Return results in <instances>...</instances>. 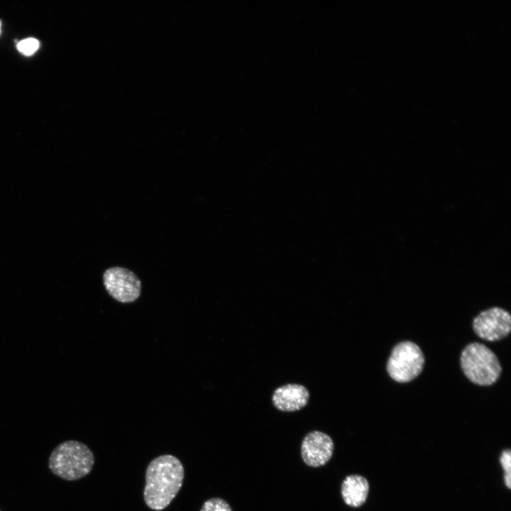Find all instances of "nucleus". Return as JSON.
Instances as JSON below:
<instances>
[{
    "instance_id": "6e6552de",
    "label": "nucleus",
    "mask_w": 511,
    "mask_h": 511,
    "mask_svg": "<svg viewBox=\"0 0 511 511\" xmlns=\"http://www.w3.org/2000/svg\"><path fill=\"white\" fill-rule=\"evenodd\" d=\"M309 392L302 385L290 383L275 390L272 396L274 407L282 412H295L308 403Z\"/></svg>"
},
{
    "instance_id": "7ed1b4c3",
    "label": "nucleus",
    "mask_w": 511,
    "mask_h": 511,
    "mask_svg": "<svg viewBox=\"0 0 511 511\" xmlns=\"http://www.w3.org/2000/svg\"><path fill=\"white\" fill-rule=\"evenodd\" d=\"M463 373L472 383L488 386L495 383L501 373V366L496 356L485 345L473 342L467 345L460 357Z\"/></svg>"
},
{
    "instance_id": "20e7f679",
    "label": "nucleus",
    "mask_w": 511,
    "mask_h": 511,
    "mask_svg": "<svg viewBox=\"0 0 511 511\" xmlns=\"http://www.w3.org/2000/svg\"><path fill=\"white\" fill-rule=\"evenodd\" d=\"M424 363V357L421 348L412 341H402L392 350L387 363V371L395 381L407 383L420 374Z\"/></svg>"
},
{
    "instance_id": "39448f33",
    "label": "nucleus",
    "mask_w": 511,
    "mask_h": 511,
    "mask_svg": "<svg viewBox=\"0 0 511 511\" xmlns=\"http://www.w3.org/2000/svg\"><path fill=\"white\" fill-rule=\"evenodd\" d=\"M103 282L109 295L119 302H133L141 295V282L127 268L116 266L106 269Z\"/></svg>"
},
{
    "instance_id": "1a4fd4ad",
    "label": "nucleus",
    "mask_w": 511,
    "mask_h": 511,
    "mask_svg": "<svg viewBox=\"0 0 511 511\" xmlns=\"http://www.w3.org/2000/svg\"><path fill=\"white\" fill-rule=\"evenodd\" d=\"M369 483L360 475L347 476L341 486V493L344 502L353 507L361 506L368 498Z\"/></svg>"
},
{
    "instance_id": "f8f14e48",
    "label": "nucleus",
    "mask_w": 511,
    "mask_h": 511,
    "mask_svg": "<svg viewBox=\"0 0 511 511\" xmlns=\"http://www.w3.org/2000/svg\"><path fill=\"white\" fill-rule=\"evenodd\" d=\"M500 464L504 470L505 475H511V454L510 450H504L500 457Z\"/></svg>"
},
{
    "instance_id": "9b49d317",
    "label": "nucleus",
    "mask_w": 511,
    "mask_h": 511,
    "mask_svg": "<svg viewBox=\"0 0 511 511\" xmlns=\"http://www.w3.org/2000/svg\"><path fill=\"white\" fill-rule=\"evenodd\" d=\"M39 42L33 38L23 39L17 43V49L25 55H31L39 48Z\"/></svg>"
},
{
    "instance_id": "9d476101",
    "label": "nucleus",
    "mask_w": 511,
    "mask_h": 511,
    "mask_svg": "<svg viewBox=\"0 0 511 511\" xmlns=\"http://www.w3.org/2000/svg\"><path fill=\"white\" fill-rule=\"evenodd\" d=\"M200 511H233L229 503L224 499L214 498L203 504Z\"/></svg>"
},
{
    "instance_id": "f257e3e1",
    "label": "nucleus",
    "mask_w": 511,
    "mask_h": 511,
    "mask_svg": "<svg viewBox=\"0 0 511 511\" xmlns=\"http://www.w3.org/2000/svg\"><path fill=\"white\" fill-rule=\"evenodd\" d=\"M184 468L180 461L170 454L161 455L150 461L145 472L143 498L154 510L167 507L182 485Z\"/></svg>"
},
{
    "instance_id": "423d86ee",
    "label": "nucleus",
    "mask_w": 511,
    "mask_h": 511,
    "mask_svg": "<svg viewBox=\"0 0 511 511\" xmlns=\"http://www.w3.org/2000/svg\"><path fill=\"white\" fill-rule=\"evenodd\" d=\"M475 333L482 339L495 341L507 336L511 330V316L500 307L480 312L473 321Z\"/></svg>"
},
{
    "instance_id": "f03ea898",
    "label": "nucleus",
    "mask_w": 511,
    "mask_h": 511,
    "mask_svg": "<svg viewBox=\"0 0 511 511\" xmlns=\"http://www.w3.org/2000/svg\"><path fill=\"white\" fill-rule=\"evenodd\" d=\"M94 463V454L87 445L78 441L67 440L53 450L48 468L55 476L72 481L89 474Z\"/></svg>"
},
{
    "instance_id": "4468645a",
    "label": "nucleus",
    "mask_w": 511,
    "mask_h": 511,
    "mask_svg": "<svg viewBox=\"0 0 511 511\" xmlns=\"http://www.w3.org/2000/svg\"><path fill=\"white\" fill-rule=\"evenodd\" d=\"M0 511H1V510H0Z\"/></svg>"
},
{
    "instance_id": "0eeeda50",
    "label": "nucleus",
    "mask_w": 511,
    "mask_h": 511,
    "mask_svg": "<svg viewBox=\"0 0 511 511\" xmlns=\"http://www.w3.org/2000/svg\"><path fill=\"white\" fill-rule=\"evenodd\" d=\"M334 449V441L328 434L312 431L307 434L302 441L301 456L307 466L319 467L331 459Z\"/></svg>"
},
{
    "instance_id": "ddd939ff",
    "label": "nucleus",
    "mask_w": 511,
    "mask_h": 511,
    "mask_svg": "<svg viewBox=\"0 0 511 511\" xmlns=\"http://www.w3.org/2000/svg\"><path fill=\"white\" fill-rule=\"evenodd\" d=\"M0 31H1V22H0Z\"/></svg>"
}]
</instances>
